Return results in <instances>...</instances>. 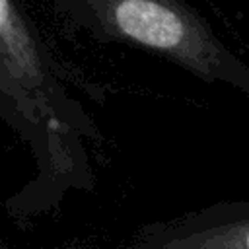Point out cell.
<instances>
[{
	"label": "cell",
	"mask_w": 249,
	"mask_h": 249,
	"mask_svg": "<svg viewBox=\"0 0 249 249\" xmlns=\"http://www.w3.org/2000/svg\"><path fill=\"white\" fill-rule=\"evenodd\" d=\"M111 249H249V202H220L148 224Z\"/></svg>",
	"instance_id": "obj_1"
},
{
	"label": "cell",
	"mask_w": 249,
	"mask_h": 249,
	"mask_svg": "<svg viewBox=\"0 0 249 249\" xmlns=\"http://www.w3.org/2000/svg\"><path fill=\"white\" fill-rule=\"evenodd\" d=\"M117 23L124 35L146 47L161 51H183L187 47V29L181 18L152 0L121 2Z\"/></svg>",
	"instance_id": "obj_2"
},
{
	"label": "cell",
	"mask_w": 249,
	"mask_h": 249,
	"mask_svg": "<svg viewBox=\"0 0 249 249\" xmlns=\"http://www.w3.org/2000/svg\"><path fill=\"white\" fill-rule=\"evenodd\" d=\"M8 21H10V8H8V2L6 0H0V31H4L8 27Z\"/></svg>",
	"instance_id": "obj_3"
}]
</instances>
